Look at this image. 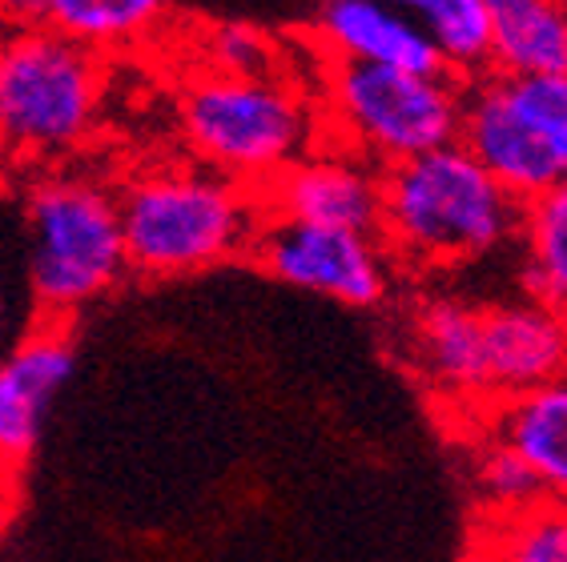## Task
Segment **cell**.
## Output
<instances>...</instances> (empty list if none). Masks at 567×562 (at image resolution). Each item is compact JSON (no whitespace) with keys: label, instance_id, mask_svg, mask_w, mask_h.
I'll list each match as a JSON object with an SVG mask.
<instances>
[{"label":"cell","instance_id":"1","mask_svg":"<svg viewBox=\"0 0 567 562\" xmlns=\"http://www.w3.org/2000/svg\"><path fill=\"white\" fill-rule=\"evenodd\" d=\"M524 206L463 145L382 169L379 238L411 270H451L519 238Z\"/></svg>","mask_w":567,"mask_h":562},{"label":"cell","instance_id":"2","mask_svg":"<svg viewBox=\"0 0 567 562\" xmlns=\"http://www.w3.org/2000/svg\"><path fill=\"white\" fill-rule=\"evenodd\" d=\"M130 270L145 278H186L250 253L262 226L254 189L206 165H157L117 194Z\"/></svg>","mask_w":567,"mask_h":562},{"label":"cell","instance_id":"3","mask_svg":"<svg viewBox=\"0 0 567 562\" xmlns=\"http://www.w3.org/2000/svg\"><path fill=\"white\" fill-rule=\"evenodd\" d=\"M130 273L121 209L110 185L56 169L24 194V278L44 314L61 318L101 302Z\"/></svg>","mask_w":567,"mask_h":562},{"label":"cell","instance_id":"4","mask_svg":"<svg viewBox=\"0 0 567 562\" xmlns=\"http://www.w3.org/2000/svg\"><path fill=\"white\" fill-rule=\"evenodd\" d=\"M182 137L197 165L246 189H262L318 149L322 125L310 97L278 73H202L182 93Z\"/></svg>","mask_w":567,"mask_h":562},{"label":"cell","instance_id":"5","mask_svg":"<svg viewBox=\"0 0 567 562\" xmlns=\"http://www.w3.org/2000/svg\"><path fill=\"white\" fill-rule=\"evenodd\" d=\"M101 56L49 24H21L0 44V157L56 165L97 133Z\"/></svg>","mask_w":567,"mask_h":562},{"label":"cell","instance_id":"6","mask_svg":"<svg viewBox=\"0 0 567 562\" xmlns=\"http://www.w3.org/2000/svg\"><path fill=\"white\" fill-rule=\"evenodd\" d=\"M467 81L451 73H403L382 65L330 61L322 113L334 149L354 153L374 169L455 145Z\"/></svg>","mask_w":567,"mask_h":562},{"label":"cell","instance_id":"7","mask_svg":"<svg viewBox=\"0 0 567 562\" xmlns=\"http://www.w3.org/2000/svg\"><path fill=\"white\" fill-rule=\"evenodd\" d=\"M250 258L290 290L315 293L350 310L386 302L394 285V258L379 233L262 217Z\"/></svg>","mask_w":567,"mask_h":562},{"label":"cell","instance_id":"8","mask_svg":"<svg viewBox=\"0 0 567 562\" xmlns=\"http://www.w3.org/2000/svg\"><path fill=\"white\" fill-rule=\"evenodd\" d=\"M266 217L310 221V226L379 233L382 217V169L342 149H315L302 162L254 189Z\"/></svg>","mask_w":567,"mask_h":562},{"label":"cell","instance_id":"9","mask_svg":"<svg viewBox=\"0 0 567 562\" xmlns=\"http://www.w3.org/2000/svg\"><path fill=\"white\" fill-rule=\"evenodd\" d=\"M458 145L507 189V194L527 206L547 189L567 181L559 162L551 157L539 133L527 125V117L507 97L499 73H483L467 81L463 93V125H458Z\"/></svg>","mask_w":567,"mask_h":562},{"label":"cell","instance_id":"10","mask_svg":"<svg viewBox=\"0 0 567 562\" xmlns=\"http://www.w3.org/2000/svg\"><path fill=\"white\" fill-rule=\"evenodd\" d=\"M76 374V342L44 322L0 357V466H21L41 446L56 398Z\"/></svg>","mask_w":567,"mask_h":562},{"label":"cell","instance_id":"11","mask_svg":"<svg viewBox=\"0 0 567 562\" xmlns=\"http://www.w3.org/2000/svg\"><path fill=\"white\" fill-rule=\"evenodd\" d=\"M483 330V374H487V398L503 402L524 389L567 374V322L547 305L499 302L480 305Z\"/></svg>","mask_w":567,"mask_h":562},{"label":"cell","instance_id":"12","mask_svg":"<svg viewBox=\"0 0 567 562\" xmlns=\"http://www.w3.org/2000/svg\"><path fill=\"white\" fill-rule=\"evenodd\" d=\"M315 37L342 65L447 73L435 44L386 0H315Z\"/></svg>","mask_w":567,"mask_h":562},{"label":"cell","instance_id":"13","mask_svg":"<svg viewBox=\"0 0 567 562\" xmlns=\"http://www.w3.org/2000/svg\"><path fill=\"white\" fill-rule=\"evenodd\" d=\"M411 362L443 398L475 406V414L492 406L483 374L480 305L426 298L411 318Z\"/></svg>","mask_w":567,"mask_h":562},{"label":"cell","instance_id":"14","mask_svg":"<svg viewBox=\"0 0 567 562\" xmlns=\"http://www.w3.org/2000/svg\"><path fill=\"white\" fill-rule=\"evenodd\" d=\"M480 418L483 438L524 458L544 498L567 502V374L515 398L492 402Z\"/></svg>","mask_w":567,"mask_h":562},{"label":"cell","instance_id":"15","mask_svg":"<svg viewBox=\"0 0 567 562\" xmlns=\"http://www.w3.org/2000/svg\"><path fill=\"white\" fill-rule=\"evenodd\" d=\"M487 73H567V0H487Z\"/></svg>","mask_w":567,"mask_h":562},{"label":"cell","instance_id":"16","mask_svg":"<svg viewBox=\"0 0 567 562\" xmlns=\"http://www.w3.org/2000/svg\"><path fill=\"white\" fill-rule=\"evenodd\" d=\"M515 241L524 246V293L567 322V181L527 201Z\"/></svg>","mask_w":567,"mask_h":562},{"label":"cell","instance_id":"17","mask_svg":"<svg viewBox=\"0 0 567 562\" xmlns=\"http://www.w3.org/2000/svg\"><path fill=\"white\" fill-rule=\"evenodd\" d=\"M169 0H44L41 24L89 53L142 44L165 17Z\"/></svg>","mask_w":567,"mask_h":562},{"label":"cell","instance_id":"18","mask_svg":"<svg viewBox=\"0 0 567 562\" xmlns=\"http://www.w3.org/2000/svg\"><path fill=\"white\" fill-rule=\"evenodd\" d=\"M403 12L443 56V69L458 81H475L492 69L487 61V0H386Z\"/></svg>","mask_w":567,"mask_h":562},{"label":"cell","instance_id":"19","mask_svg":"<svg viewBox=\"0 0 567 562\" xmlns=\"http://www.w3.org/2000/svg\"><path fill=\"white\" fill-rule=\"evenodd\" d=\"M480 562H567V502L539 498L524 510L495 514Z\"/></svg>","mask_w":567,"mask_h":562},{"label":"cell","instance_id":"20","mask_svg":"<svg viewBox=\"0 0 567 562\" xmlns=\"http://www.w3.org/2000/svg\"><path fill=\"white\" fill-rule=\"evenodd\" d=\"M503 89L515 101V108L527 117V125L539 133V140L551 149V157H556L567 177V73L503 76Z\"/></svg>","mask_w":567,"mask_h":562},{"label":"cell","instance_id":"21","mask_svg":"<svg viewBox=\"0 0 567 562\" xmlns=\"http://www.w3.org/2000/svg\"><path fill=\"white\" fill-rule=\"evenodd\" d=\"M475 487H480L483 502L495 510V514H507V510H524L532 502L544 498L535 475L527 470V462L519 455H512L507 446L492 443L480 434V446H475Z\"/></svg>","mask_w":567,"mask_h":562},{"label":"cell","instance_id":"22","mask_svg":"<svg viewBox=\"0 0 567 562\" xmlns=\"http://www.w3.org/2000/svg\"><path fill=\"white\" fill-rule=\"evenodd\" d=\"M206 61H209V73H226V76L278 73L270 37H262L250 24H221V29H214L206 41Z\"/></svg>","mask_w":567,"mask_h":562},{"label":"cell","instance_id":"23","mask_svg":"<svg viewBox=\"0 0 567 562\" xmlns=\"http://www.w3.org/2000/svg\"><path fill=\"white\" fill-rule=\"evenodd\" d=\"M44 0H0V21L21 29V24H41Z\"/></svg>","mask_w":567,"mask_h":562},{"label":"cell","instance_id":"24","mask_svg":"<svg viewBox=\"0 0 567 562\" xmlns=\"http://www.w3.org/2000/svg\"><path fill=\"white\" fill-rule=\"evenodd\" d=\"M9 325H12V305H9V293H4V281H0V342L9 334Z\"/></svg>","mask_w":567,"mask_h":562},{"label":"cell","instance_id":"25","mask_svg":"<svg viewBox=\"0 0 567 562\" xmlns=\"http://www.w3.org/2000/svg\"><path fill=\"white\" fill-rule=\"evenodd\" d=\"M4 33H9V24H4V21H0V44H4Z\"/></svg>","mask_w":567,"mask_h":562}]
</instances>
